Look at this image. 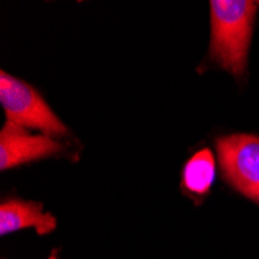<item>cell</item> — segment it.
<instances>
[{"mask_svg":"<svg viewBox=\"0 0 259 259\" xmlns=\"http://www.w3.org/2000/svg\"><path fill=\"white\" fill-rule=\"evenodd\" d=\"M259 2L211 0V40L208 58L236 79L247 72V56Z\"/></svg>","mask_w":259,"mask_h":259,"instance_id":"obj_1","label":"cell"},{"mask_svg":"<svg viewBox=\"0 0 259 259\" xmlns=\"http://www.w3.org/2000/svg\"><path fill=\"white\" fill-rule=\"evenodd\" d=\"M0 103L10 123L40 131L49 137H65L70 134L33 85L7 73L5 70L0 72Z\"/></svg>","mask_w":259,"mask_h":259,"instance_id":"obj_2","label":"cell"},{"mask_svg":"<svg viewBox=\"0 0 259 259\" xmlns=\"http://www.w3.org/2000/svg\"><path fill=\"white\" fill-rule=\"evenodd\" d=\"M225 182L259 205V135L230 134L216 140Z\"/></svg>","mask_w":259,"mask_h":259,"instance_id":"obj_3","label":"cell"},{"mask_svg":"<svg viewBox=\"0 0 259 259\" xmlns=\"http://www.w3.org/2000/svg\"><path fill=\"white\" fill-rule=\"evenodd\" d=\"M67 148L49 135H34L28 129L7 121L0 131V169L7 171L49 157H59Z\"/></svg>","mask_w":259,"mask_h":259,"instance_id":"obj_4","label":"cell"},{"mask_svg":"<svg viewBox=\"0 0 259 259\" xmlns=\"http://www.w3.org/2000/svg\"><path fill=\"white\" fill-rule=\"evenodd\" d=\"M58 221L52 213H44V203L22 200L17 197L4 199L0 203V234L34 228L37 234H50L56 230Z\"/></svg>","mask_w":259,"mask_h":259,"instance_id":"obj_5","label":"cell"},{"mask_svg":"<svg viewBox=\"0 0 259 259\" xmlns=\"http://www.w3.org/2000/svg\"><path fill=\"white\" fill-rule=\"evenodd\" d=\"M216 177V160L208 148H203L186 160L182 169L180 188L193 200L200 202L211 190Z\"/></svg>","mask_w":259,"mask_h":259,"instance_id":"obj_6","label":"cell"},{"mask_svg":"<svg viewBox=\"0 0 259 259\" xmlns=\"http://www.w3.org/2000/svg\"><path fill=\"white\" fill-rule=\"evenodd\" d=\"M47 259H59V257H58V250H53L52 254H50L49 257H47Z\"/></svg>","mask_w":259,"mask_h":259,"instance_id":"obj_7","label":"cell"}]
</instances>
